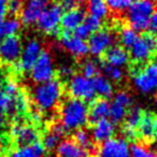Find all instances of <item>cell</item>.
Returning <instances> with one entry per match:
<instances>
[{"label":"cell","mask_w":157,"mask_h":157,"mask_svg":"<svg viewBox=\"0 0 157 157\" xmlns=\"http://www.w3.org/2000/svg\"><path fill=\"white\" fill-rule=\"evenodd\" d=\"M88 111L86 102L74 98L67 99L60 108V125L66 131L81 129L88 121Z\"/></svg>","instance_id":"1"},{"label":"cell","mask_w":157,"mask_h":157,"mask_svg":"<svg viewBox=\"0 0 157 157\" xmlns=\"http://www.w3.org/2000/svg\"><path fill=\"white\" fill-rule=\"evenodd\" d=\"M31 98L36 107L41 112L54 110L63 98V86L57 80L37 84L33 90Z\"/></svg>","instance_id":"2"},{"label":"cell","mask_w":157,"mask_h":157,"mask_svg":"<svg viewBox=\"0 0 157 157\" xmlns=\"http://www.w3.org/2000/svg\"><path fill=\"white\" fill-rule=\"evenodd\" d=\"M127 21L137 33L148 29L150 17L155 11L154 0H135L127 10Z\"/></svg>","instance_id":"3"},{"label":"cell","mask_w":157,"mask_h":157,"mask_svg":"<svg viewBox=\"0 0 157 157\" xmlns=\"http://www.w3.org/2000/svg\"><path fill=\"white\" fill-rule=\"evenodd\" d=\"M133 86L142 94H153L157 90V63H152L137 70L132 78Z\"/></svg>","instance_id":"4"},{"label":"cell","mask_w":157,"mask_h":157,"mask_svg":"<svg viewBox=\"0 0 157 157\" xmlns=\"http://www.w3.org/2000/svg\"><path fill=\"white\" fill-rule=\"evenodd\" d=\"M68 92L71 98L83 102L93 101L96 97L93 80L85 78L83 74H74L70 78L68 83Z\"/></svg>","instance_id":"5"},{"label":"cell","mask_w":157,"mask_h":157,"mask_svg":"<svg viewBox=\"0 0 157 157\" xmlns=\"http://www.w3.org/2000/svg\"><path fill=\"white\" fill-rule=\"evenodd\" d=\"M55 75V65L52 55L43 51L30 70V78L35 83L41 84L53 80Z\"/></svg>","instance_id":"6"},{"label":"cell","mask_w":157,"mask_h":157,"mask_svg":"<svg viewBox=\"0 0 157 157\" xmlns=\"http://www.w3.org/2000/svg\"><path fill=\"white\" fill-rule=\"evenodd\" d=\"M157 50V38L154 35H144L139 37L132 46L129 48L130 57L135 63H146Z\"/></svg>","instance_id":"7"},{"label":"cell","mask_w":157,"mask_h":157,"mask_svg":"<svg viewBox=\"0 0 157 157\" xmlns=\"http://www.w3.org/2000/svg\"><path fill=\"white\" fill-rule=\"evenodd\" d=\"M63 8L60 5L48 6L45 9V11L40 16L39 21L37 22V25L42 33L46 35H54L58 30V27L60 25L61 16H63Z\"/></svg>","instance_id":"8"},{"label":"cell","mask_w":157,"mask_h":157,"mask_svg":"<svg viewBox=\"0 0 157 157\" xmlns=\"http://www.w3.org/2000/svg\"><path fill=\"white\" fill-rule=\"evenodd\" d=\"M96 157H131L130 145L124 138L113 137L101 143Z\"/></svg>","instance_id":"9"},{"label":"cell","mask_w":157,"mask_h":157,"mask_svg":"<svg viewBox=\"0 0 157 157\" xmlns=\"http://www.w3.org/2000/svg\"><path fill=\"white\" fill-rule=\"evenodd\" d=\"M114 33L109 29H99L94 33L88 40V52L92 53L94 56H101L105 54L110 48L113 46Z\"/></svg>","instance_id":"10"},{"label":"cell","mask_w":157,"mask_h":157,"mask_svg":"<svg viewBox=\"0 0 157 157\" xmlns=\"http://www.w3.org/2000/svg\"><path fill=\"white\" fill-rule=\"evenodd\" d=\"M42 52H43V50H42V44L40 43V41L36 39H31L27 41L25 45H23L22 54L18 59L20 60L17 65L18 70L23 72L30 71Z\"/></svg>","instance_id":"11"},{"label":"cell","mask_w":157,"mask_h":157,"mask_svg":"<svg viewBox=\"0 0 157 157\" xmlns=\"http://www.w3.org/2000/svg\"><path fill=\"white\" fill-rule=\"evenodd\" d=\"M10 136L15 143H17L20 146H25L38 142L39 132L33 125L17 123L11 127Z\"/></svg>","instance_id":"12"},{"label":"cell","mask_w":157,"mask_h":157,"mask_svg":"<svg viewBox=\"0 0 157 157\" xmlns=\"http://www.w3.org/2000/svg\"><path fill=\"white\" fill-rule=\"evenodd\" d=\"M48 7V0H27L21 11V21L27 26L37 24Z\"/></svg>","instance_id":"13"},{"label":"cell","mask_w":157,"mask_h":157,"mask_svg":"<svg viewBox=\"0 0 157 157\" xmlns=\"http://www.w3.org/2000/svg\"><path fill=\"white\" fill-rule=\"evenodd\" d=\"M23 44L16 36L6 38L0 41V59L6 63H14L20 59Z\"/></svg>","instance_id":"14"},{"label":"cell","mask_w":157,"mask_h":157,"mask_svg":"<svg viewBox=\"0 0 157 157\" xmlns=\"http://www.w3.org/2000/svg\"><path fill=\"white\" fill-rule=\"evenodd\" d=\"M60 44L66 52H68L70 55L76 57V58L84 57L88 53V45L85 40L69 33H66L61 37Z\"/></svg>","instance_id":"15"},{"label":"cell","mask_w":157,"mask_h":157,"mask_svg":"<svg viewBox=\"0 0 157 157\" xmlns=\"http://www.w3.org/2000/svg\"><path fill=\"white\" fill-rule=\"evenodd\" d=\"M115 130V124L112 121L107 118V120H102L95 123L90 135H92V138L94 141L103 143L107 140L113 138Z\"/></svg>","instance_id":"16"},{"label":"cell","mask_w":157,"mask_h":157,"mask_svg":"<svg viewBox=\"0 0 157 157\" xmlns=\"http://www.w3.org/2000/svg\"><path fill=\"white\" fill-rule=\"evenodd\" d=\"M143 115L141 109L139 107H132L129 111H127L126 117H125V124L123 128L125 137L128 139H133L137 136L138 126Z\"/></svg>","instance_id":"17"},{"label":"cell","mask_w":157,"mask_h":157,"mask_svg":"<svg viewBox=\"0 0 157 157\" xmlns=\"http://www.w3.org/2000/svg\"><path fill=\"white\" fill-rule=\"evenodd\" d=\"M57 157H87L88 152L78 145L74 140H63L56 147Z\"/></svg>","instance_id":"18"},{"label":"cell","mask_w":157,"mask_h":157,"mask_svg":"<svg viewBox=\"0 0 157 157\" xmlns=\"http://www.w3.org/2000/svg\"><path fill=\"white\" fill-rule=\"evenodd\" d=\"M85 20V13L82 9L75 8L70 11H66L63 13L60 21V26L66 33H70L78 28Z\"/></svg>","instance_id":"19"},{"label":"cell","mask_w":157,"mask_h":157,"mask_svg":"<svg viewBox=\"0 0 157 157\" xmlns=\"http://www.w3.org/2000/svg\"><path fill=\"white\" fill-rule=\"evenodd\" d=\"M105 59L107 65L122 68L128 63L129 55L123 46L113 45L105 52Z\"/></svg>","instance_id":"20"},{"label":"cell","mask_w":157,"mask_h":157,"mask_svg":"<svg viewBox=\"0 0 157 157\" xmlns=\"http://www.w3.org/2000/svg\"><path fill=\"white\" fill-rule=\"evenodd\" d=\"M156 121L157 120L155 118V116L151 113H145L142 115L137 130V133L141 137L142 140L148 141L154 138Z\"/></svg>","instance_id":"21"},{"label":"cell","mask_w":157,"mask_h":157,"mask_svg":"<svg viewBox=\"0 0 157 157\" xmlns=\"http://www.w3.org/2000/svg\"><path fill=\"white\" fill-rule=\"evenodd\" d=\"M110 115V103L105 99H99V100L93 102L90 111H88V118L92 123H97L99 121L107 120Z\"/></svg>","instance_id":"22"},{"label":"cell","mask_w":157,"mask_h":157,"mask_svg":"<svg viewBox=\"0 0 157 157\" xmlns=\"http://www.w3.org/2000/svg\"><path fill=\"white\" fill-rule=\"evenodd\" d=\"M65 133L66 130L63 129V127L60 124L54 125L52 127V129H51V131L45 133L43 139H42V145H43L44 150H48V151L56 150L59 142H60L61 137H63Z\"/></svg>","instance_id":"23"},{"label":"cell","mask_w":157,"mask_h":157,"mask_svg":"<svg viewBox=\"0 0 157 157\" xmlns=\"http://www.w3.org/2000/svg\"><path fill=\"white\" fill-rule=\"evenodd\" d=\"M45 150L42 143L36 142L30 145L20 146L10 153L9 157H44Z\"/></svg>","instance_id":"24"},{"label":"cell","mask_w":157,"mask_h":157,"mask_svg":"<svg viewBox=\"0 0 157 157\" xmlns=\"http://www.w3.org/2000/svg\"><path fill=\"white\" fill-rule=\"evenodd\" d=\"M93 83H94L95 93L101 98H109L113 95V85L105 75H97L93 80Z\"/></svg>","instance_id":"25"},{"label":"cell","mask_w":157,"mask_h":157,"mask_svg":"<svg viewBox=\"0 0 157 157\" xmlns=\"http://www.w3.org/2000/svg\"><path fill=\"white\" fill-rule=\"evenodd\" d=\"M21 21L15 17H8L0 22V41L6 38L13 37L20 31Z\"/></svg>","instance_id":"26"},{"label":"cell","mask_w":157,"mask_h":157,"mask_svg":"<svg viewBox=\"0 0 157 157\" xmlns=\"http://www.w3.org/2000/svg\"><path fill=\"white\" fill-rule=\"evenodd\" d=\"M87 9L90 16L103 20L109 14V8L105 0H88Z\"/></svg>","instance_id":"27"},{"label":"cell","mask_w":157,"mask_h":157,"mask_svg":"<svg viewBox=\"0 0 157 157\" xmlns=\"http://www.w3.org/2000/svg\"><path fill=\"white\" fill-rule=\"evenodd\" d=\"M74 141L86 151L90 150L94 146V140L92 138V135L86 129L83 128L75 130V132H74Z\"/></svg>","instance_id":"28"},{"label":"cell","mask_w":157,"mask_h":157,"mask_svg":"<svg viewBox=\"0 0 157 157\" xmlns=\"http://www.w3.org/2000/svg\"><path fill=\"white\" fill-rule=\"evenodd\" d=\"M138 39H139L138 33L130 27H125L120 33V41L124 48H130Z\"/></svg>","instance_id":"29"},{"label":"cell","mask_w":157,"mask_h":157,"mask_svg":"<svg viewBox=\"0 0 157 157\" xmlns=\"http://www.w3.org/2000/svg\"><path fill=\"white\" fill-rule=\"evenodd\" d=\"M131 157H157V152L142 143H135L130 146Z\"/></svg>","instance_id":"30"},{"label":"cell","mask_w":157,"mask_h":157,"mask_svg":"<svg viewBox=\"0 0 157 157\" xmlns=\"http://www.w3.org/2000/svg\"><path fill=\"white\" fill-rule=\"evenodd\" d=\"M127 109L128 108L124 107V105H121L116 102H112L110 105V115L109 117L111 118L110 121L115 124V123H121L125 120L127 114Z\"/></svg>","instance_id":"31"},{"label":"cell","mask_w":157,"mask_h":157,"mask_svg":"<svg viewBox=\"0 0 157 157\" xmlns=\"http://www.w3.org/2000/svg\"><path fill=\"white\" fill-rule=\"evenodd\" d=\"M109 10L116 13L127 11L135 0H105Z\"/></svg>","instance_id":"32"},{"label":"cell","mask_w":157,"mask_h":157,"mask_svg":"<svg viewBox=\"0 0 157 157\" xmlns=\"http://www.w3.org/2000/svg\"><path fill=\"white\" fill-rule=\"evenodd\" d=\"M98 72H99V66L95 60L88 59V60L84 61L83 65H82V74L85 78L93 80V78L98 75Z\"/></svg>","instance_id":"33"},{"label":"cell","mask_w":157,"mask_h":157,"mask_svg":"<svg viewBox=\"0 0 157 157\" xmlns=\"http://www.w3.org/2000/svg\"><path fill=\"white\" fill-rule=\"evenodd\" d=\"M3 93H5L7 96H9L10 98L13 99L14 102H15L16 98H17L18 95L22 93V90H21L20 86H18V84L16 83L15 81L10 80V81H8V82H5V85H3Z\"/></svg>","instance_id":"34"},{"label":"cell","mask_w":157,"mask_h":157,"mask_svg":"<svg viewBox=\"0 0 157 157\" xmlns=\"http://www.w3.org/2000/svg\"><path fill=\"white\" fill-rule=\"evenodd\" d=\"M105 76L109 80H112V81H115V82L121 81L123 78V76H124V71H123L122 68L113 67V66H109V65L105 66Z\"/></svg>","instance_id":"35"},{"label":"cell","mask_w":157,"mask_h":157,"mask_svg":"<svg viewBox=\"0 0 157 157\" xmlns=\"http://www.w3.org/2000/svg\"><path fill=\"white\" fill-rule=\"evenodd\" d=\"M83 24L85 25V27L88 29V30H90V33L93 35L94 33H96V31H98L99 29H100L101 20H99V18L90 15V16H87V17H85V20L83 21Z\"/></svg>","instance_id":"36"},{"label":"cell","mask_w":157,"mask_h":157,"mask_svg":"<svg viewBox=\"0 0 157 157\" xmlns=\"http://www.w3.org/2000/svg\"><path fill=\"white\" fill-rule=\"evenodd\" d=\"M113 101L121 105H124V107H126V108H129L131 105V97L127 92L122 90V92L116 93L115 96H114Z\"/></svg>","instance_id":"37"},{"label":"cell","mask_w":157,"mask_h":157,"mask_svg":"<svg viewBox=\"0 0 157 157\" xmlns=\"http://www.w3.org/2000/svg\"><path fill=\"white\" fill-rule=\"evenodd\" d=\"M23 1L22 0H9L8 1V7L7 11L9 13H11L12 15H15V14L20 13L23 9Z\"/></svg>","instance_id":"38"},{"label":"cell","mask_w":157,"mask_h":157,"mask_svg":"<svg viewBox=\"0 0 157 157\" xmlns=\"http://www.w3.org/2000/svg\"><path fill=\"white\" fill-rule=\"evenodd\" d=\"M73 73H74L73 68L69 65H63L59 68V75L63 78H66V80H68V78L70 80L74 75Z\"/></svg>","instance_id":"39"},{"label":"cell","mask_w":157,"mask_h":157,"mask_svg":"<svg viewBox=\"0 0 157 157\" xmlns=\"http://www.w3.org/2000/svg\"><path fill=\"white\" fill-rule=\"evenodd\" d=\"M148 29L153 33H157V9L153 12V14L150 17V23H148Z\"/></svg>","instance_id":"40"},{"label":"cell","mask_w":157,"mask_h":157,"mask_svg":"<svg viewBox=\"0 0 157 157\" xmlns=\"http://www.w3.org/2000/svg\"><path fill=\"white\" fill-rule=\"evenodd\" d=\"M60 7L63 8V10H66V11H70V10L75 9L76 1H75V0H61Z\"/></svg>","instance_id":"41"},{"label":"cell","mask_w":157,"mask_h":157,"mask_svg":"<svg viewBox=\"0 0 157 157\" xmlns=\"http://www.w3.org/2000/svg\"><path fill=\"white\" fill-rule=\"evenodd\" d=\"M8 11H7V7L6 5H0V22L6 18V15H7Z\"/></svg>","instance_id":"42"},{"label":"cell","mask_w":157,"mask_h":157,"mask_svg":"<svg viewBox=\"0 0 157 157\" xmlns=\"http://www.w3.org/2000/svg\"><path fill=\"white\" fill-rule=\"evenodd\" d=\"M3 85H5V76H3L2 72L0 71V90H3Z\"/></svg>","instance_id":"43"},{"label":"cell","mask_w":157,"mask_h":157,"mask_svg":"<svg viewBox=\"0 0 157 157\" xmlns=\"http://www.w3.org/2000/svg\"><path fill=\"white\" fill-rule=\"evenodd\" d=\"M33 120L35 121V122H40V121H41V115H39L38 113L33 114Z\"/></svg>","instance_id":"44"},{"label":"cell","mask_w":157,"mask_h":157,"mask_svg":"<svg viewBox=\"0 0 157 157\" xmlns=\"http://www.w3.org/2000/svg\"><path fill=\"white\" fill-rule=\"evenodd\" d=\"M154 141H155V143L157 144V121H156V127H155V133H154Z\"/></svg>","instance_id":"45"},{"label":"cell","mask_w":157,"mask_h":157,"mask_svg":"<svg viewBox=\"0 0 157 157\" xmlns=\"http://www.w3.org/2000/svg\"><path fill=\"white\" fill-rule=\"evenodd\" d=\"M8 1L9 0H0V5H6V3H8Z\"/></svg>","instance_id":"46"},{"label":"cell","mask_w":157,"mask_h":157,"mask_svg":"<svg viewBox=\"0 0 157 157\" xmlns=\"http://www.w3.org/2000/svg\"><path fill=\"white\" fill-rule=\"evenodd\" d=\"M76 2H84V1H86V0H75Z\"/></svg>","instance_id":"47"},{"label":"cell","mask_w":157,"mask_h":157,"mask_svg":"<svg viewBox=\"0 0 157 157\" xmlns=\"http://www.w3.org/2000/svg\"><path fill=\"white\" fill-rule=\"evenodd\" d=\"M154 2H157V0H154Z\"/></svg>","instance_id":"48"},{"label":"cell","mask_w":157,"mask_h":157,"mask_svg":"<svg viewBox=\"0 0 157 157\" xmlns=\"http://www.w3.org/2000/svg\"><path fill=\"white\" fill-rule=\"evenodd\" d=\"M156 59H157V53H156Z\"/></svg>","instance_id":"49"}]
</instances>
